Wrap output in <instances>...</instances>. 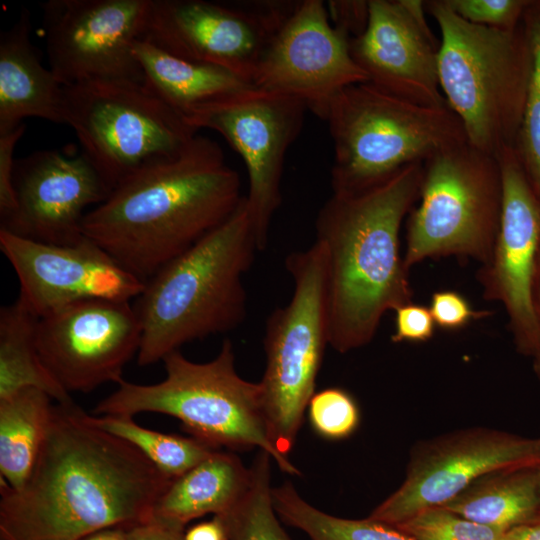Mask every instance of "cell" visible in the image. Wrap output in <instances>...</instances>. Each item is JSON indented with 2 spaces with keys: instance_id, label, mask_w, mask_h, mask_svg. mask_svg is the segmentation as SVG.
Masks as SVG:
<instances>
[{
  "instance_id": "cell-1",
  "label": "cell",
  "mask_w": 540,
  "mask_h": 540,
  "mask_svg": "<svg viewBox=\"0 0 540 540\" xmlns=\"http://www.w3.org/2000/svg\"><path fill=\"white\" fill-rule=\"evenodd\" d=\"M172 479L74 402L53 406L45 440L19 489L1 480L0 540H82L148 522Z\"/></svg>"
},
{
  "instance_id": "cell-2",
  "label": "cell",
  "mask_w": 540,
  "mask_h": 540,
  "mask_svg": "<svg viewBox=\"0 0 540 540\" xmlns=\"http://www.w3.org/2000/svg\"><path fill=\"white\" fill-rule=\"evenodd\" d=\"M241 180L217 142L196 134L123 179L88 211L83 234L147 282L238 208Z\"/></svg>"
},
{
  "instance_id": "cell-3",
  "label": "cell",
  "mask_w": 540,
  "mask_h": 540,
  "mask_svg": "<svg viewBox=\"0 0 540 540\" xmlns=\"http://www.w3.org/2000/svg\"><path fill=\"white\" fill-rule=\"evenodd\" d=\"M423 164L360 191L332 193L317 214L315 241L327 257L329 346L339 353L369 344L386 312L412 302L400 229L419 200Z\"/></svg>"
},
{
  "instance_id": "cell-4",
  "label": "cell",
  "mask_w": 540,
  "mask_h": 540,
  "mask_svg": "<svg viewBox=\"0 0 540 540\" xmlns=\"http://www.w3.org/2000/svg\"><path fill=\"white\" fill-rule=\"evenodd\" d=\"M258 251L244 196L227 220L146 282L134 304L142 325L138 364L239 327L247 316L243 276Z\"/></svg>"
},
{
  "instance_id": "cell-5",
  "label": "cell",
  "mask_w": 540,
  "mask_h": 540,
  "mask_svg": "<svg viewBox=\"0 0 540 540\" xmlns=\"http://www.w3.org/2000/svg\"><path fill=\"white\" fill-rule=\"evenodd\" d=\"M425 10L441 33L440 88L468 143L494 156L514 147L532 70L522 23L512 30L475 25L456 15L444 0L425 1Z\"/></svg>"
},
{
  "instance_id": "cell-6",
  "label": "cell",
  "mask_w": 540,
  "mask_h": 540,
  "mask_svg": "<svg viewBox=\"0 0 540 540\" xmlns=\"http://www.w3.org/2000/svg\"><path fill=\"white\" fill-rule=\"evenodd\" d=\"M166 377L150 385L122 379L118 388L100 401L96 415L133 417L154 412L177 418L183 429L208 445L221 449L267 452L280 470H300L273 445L264 415L260 383L243 379L235 369L231 340L225 339L209 362L188 360L179 350L162 360Z\"/></svg>"
},
{
  "instance_id": "cell-7",
  "label": "cell",
  "mask_w": 540,
  "mask_h": 540,
  "mask_svg": "<svg viewBox=\"0 0 540 540\" xmlns=\"http://www.w3.org/2000/svg\"><path fill=\"white\" fill-rule=\"evenodd\" d=\"M333 142L332 193L360 191L414 163L468 142L448 107L420 105L370 82L350 85L323 118Z\"/></svg>"
},
{
  "instance_id": "cell-8",
  "label": "cell",
  "mask_w": 540,
  "mask_h": 540,
  "mask_svg": "<svg viewBox=\"0 0 540 540\" xmlns=\"http://www.w3.org/2000/svg\"><path fill=\"white\" fill-rule=\"evenodd\" d=\"M285 267L294 288L289 302L274 309L266 320V365L259 383L270 439L288 458L329 345L325 250L315 241L307 249L288 254Z\"/></svg>"
},
{
  "instance_id": "cell-9",
  "label": "cell",
  "mask_w": 540,
  "mask_h": 540,
  "mask_svg": "<svg viewBox=\"0 0 540 540\" xmlns=\"http://www.w3.org/2000/svg\"><path fill=\"white\" fill-rule=\"evenodd\" d=\"M423 166L419 203L406 225L405 266L410 270L426 259L448 256L486 265L502 208L497 157L465 142L435 154Z\"/></svg>"
},
{
  "instance_id": "cell-10",
  "label": "cell",
  "mask_w": 540,
  "mask_h": 540,
  "mask_svg": "<svg viewBox=\"0 0 540 540\" xmlns=\"http://www.w3.org/2000/svg\"><path fill=\"white\" fill-rule=\"evenodd\" d=\"M64 120L111 188L173 155L197 134L145 82L98 80L63 86Z\"/></svg>"
},
{
  "instance_id": "cell-11",
  "label": "cell",
  "mask_w": 540,
  "mask_h": 540,
  "mask_svg": "<svg viewBox=\"0 0 540 540\" xmlns=\"http://www.w3.org/2000/svg\"><path fill=\"white\" fill-rule=\"evenodd\" d=\"M307 106L301 100L255 86L203 105L185 117L195 130L211 129L240 155L248 173L245 196L258 249L269 240L282 201L285 155L301 132Z\"/></svg>"
},
{
  "instance_id": "cell-12",
  "label": "cell",
  "mask_w": 540,
  "mask_h": 540,
  "mask_svg": "<svg viewBox=\"0 0 540 540\" xmlns=\"http://www.w3.org/2000/svg\"><path fill=\"white\" fill-rule=\"evenodd\" d=\"M296 4L152 0L141 39L174 56L224 68L252 84L266 47Z\"/></svg>"
},
{
  "instance_id": "cell-13",
  "label": "cell",
  "mask_w": 540,
  "mask_h": 540,
  "mask_svg": "<svg viewBox=\"0 0 540 540\" xmlns=\"http://www.w3.org/2000/svg\"><path fill=\"white\" fill-rule=\"evenodd\" d=\"M540 466V437L472 427L417 442L400 486L369 517L395 526L441 507L480 477L502 469Z\"/></svg>"
},
{
  "instance_id": "cell-14",
  "label": "cell",
  "mask_w": 540,
  "mask_h": 540,
  "mask_svg": "<svg viewBox=\"0 0 540 540\" xmlns=\"http://www.w3.org/2000/svg\"><path fill=\"white\" fill-rule=\"evenodd\" d=\"M152 0L43 3L49 69L63 86L98 80L145 82L134 52Z\"/></svg>"
},
{
  "instance_id": "cell-15",
  "label": "cell",
  "mask_w": 540,
  "mask_h": 540,
  "mask_svg": "<svg viewBox=\"0 0 540 540\" xmlns=\"http://www.w3.org/2000/svg\"><path fill=\"white\" fill-rule=\"evenodd\" d=\"M141 339L140 319L126 300H80L39 318L36 327L40 358L68 393L118 384Z\"/></svg>"
},
{
  "instance_id": "cell-16",
  "label": "cell",
  "mask_w": 540,
  "mask_h": 540,
  "mask_svg": "<svg viewBox=\"0 0 540 540\" xmlns=\"http://www.w3.org/2000/svg\"><path fill=\"white\" fill-rule=\"evenodd\" d=\"M349 39L331 24L323 1H298L266 47L252 84L297 98L323 119L340 91L368 82L350 53Z\"/></svg>"
},
{
  "instance_id": "cell-17",
  "label": "cell",
  "mask_w": 540,
  "mask_h": 540,
  "mask_svg": "<svg viewBox=\"0 0 540 540\" xmlns=\"http://www.w3.org/2000/svg\"><path fill=\"white\" fill-rule=\"evenodd\" d=\"M0 249L19 281L17 301L37 318L85 299L131 301L145 288V282L85 235L55 245L0 229Z\"/></svg>"
},
{
  "instance_id": "cell-18",
  "label": "cell",
  "mask_w": 540,
  "mask_h": 540,
  "mask_svg": "<svg viewBox=\"0 0 540 540\" xmlns=\"http://www.w3.org/2000/svg\"><path fill=\"white\" fill-rule=\"evenodd\" d=\"M502 178V208L492 257L477 274L488 301L500 302L519 353L531 357L540 335L532 302V278L540 244V202L514 147L496 155Z\"/></svg>"
},
{
  "instance_id": "cell-19",
  "label": "cell",
  "mask_w": 540,
  "mask_h": 540,
  "mask_svg": "<svg viewBox=\"0 0 540 540\" xmlns=\"http://www.w3.org/2000/svg\"><path fill=\"white\" fill-rule=\"evenodd\" d=\"M16 209L1 228L24 239L67 245L80 240L86 208L112 191L90 160L80 154L41 150L15 161Z\"/></svg>"
},
{
  "instance_id": "cell-20",
  "label": "cell",
  "mask_w": 540,
  "mask_h": 540,
  "mask_svg": "<svg viewBox=\"0 0 540 540\" xmlns=\"http://www.w3.org/2000/svg\"><path fill=\"white\" fill-rule=\"evenodd\" d=\"M362 34L350 53L374 86L430 107L448 106L438 75L439 44L425 19V1L369 0Z\"/></svg>"
},
{
  "instance_id": "cell-21",
  "label": "cell",
  "mask_w": 540,
  "mask_h": 540,
  "mask_svg": "<svg viewBox=\"0 0 540 540\" xmlns=\"http://www.w3.org/2000/svg\"><path fill=\"white\" fill-rule=\"evenodd\" d=\"M30 32V12L23 8L0 36V134L27 117L65 124L63 85L42 65Z\"/></svg>"
},
{
  "instance_id": "cell-22",
  "label": "cell",
  "mask_w": 540,
  "mask_h": 540,
  "mask_svg": "<svg viewBox=\"0 0 540 540\" xmlns=\"http://www.w3.org/2000/svg\"><path fill=\"white\" fill-rule=\"evenodd\" d=\"M250 479V467L237 455L217 450L172 479L155 503L150 521L184 531L195 518L230 510L246 492Z\"/></svg>"
},
{
  "instance_id": "cell-23",
  "label": "cell",
  "mask_w": 540,
  "mask_h": 540,
  "mask_svg": "<svg viewBox=\"0 0 540 540\" xmlns=\"http://www.w3.org/2000/svg\"><path fill=\"white\" fill-rule=\"evenodd\" d=\"M133 52L146 85L184 118L200 106L254 86L224 68L174 56L142 39Z\"/></svg>"
},
{
  "instance_id": "cell-24",
  "label": "cell",
  "mask_w": 540,
  "mask_h": 540,
  "mask_svg": "<svg viewBox=\"0 0 540 540\" xmlns=\"http://www.w3.org/2000/svg\"><path fill=\"white\" fill-rule=\"evenodd\" d=\"M539 481L540 466L498 470L480 477L441 507L505 532L540 522Z\"/></svg>"
},
{
  "instance_id": "cell-25",
  "label": "cell",
  "mask_w": 540,
  "mask_h": 540,
  "mask_svg": "<svg viewBox=\"0 0 540 540\" xmlns=\"http://www.w3.org/2000/svg\"><path fill=\"white\" fill-rule=\"evenodd\" d=\"M52 401L32 387L0 398V473L12 489L21 488L32 472L51 420Z\"/></svg>"
},
{
  "instance_id": "cell-26",
  "label": "cell",
  "mask_w": 540,
  "mask_h": 540,
  "mask_svg": "<svg viewBox=\"0 0 540 540\" xmlns=\"http://www.w3.org/2000/svg\"><path fill=\"white\" fill-rule=\"evenodd\" d=\"M38 319L17 300L0 310V398L20 389L43 390L58 404L74 401L43 364L36 344Z\"/></svg>"
},
{
  "instance_id": "cell-27",
  "label": "cell",
  "mask_w": 540,
  "mask_h": 540,
  "mask_svg": "<svg viewBox=\"0 0 540 540\" xmlns=\"http://www.w3.org/2000/svg\"><path fill=\"white\" fill-rule=\"evenodd\" d=\"M272 498L279 518L310 540H417L369 516L348 519L325 513L303 499L291 482L273 487Z\"/></svg>"
},
{
  "instance_id": "cell-28",
  "label": "cell",
  "mask_w": 540,
  "mask_h": 540,
  "mask_svg": "<svg viewBox=\"0 0 540 540\" xmlns=\"http://www.w3.org/2000/svg\"><path fill=\"white\" fill-rule=\"evenodd\" d=\"M87 418L94 426L135 446L171 479L183 475L220 450L192 436L166 434L142 427L130 416L87 414Z\"/></svg>"
},
{
  "instance_id": "cell-29",
  "label": "cell",
  "mask_w": 540,
  "mask_h": 540,
  "mask_svg": "<svg viewBox=\"0 0 540 540\" xmlns=\"http://www.w3.org/2000/svg\"><path fill=\"white\" fill-rule=\"evenodd\" d=\"M271 456L259 450L250 466V484L223 520L228 540H292L278 520L273 505Z\"/></svg>"
},
{
  "instance_id": "cell-30",
  "label": "cell",
  "mask_w": 540,
  "mask_h": 540,
  "mask_svg": "<svg viewBox=\"0 0 540 540\" xmlns=\"http://www.w3.org/2000/svg\"><path fill=\"white\" fill-rule=\"evenodd\" d=\"M521 23L531 47L532 70L523 119L514 149L540 202V0L529 1Z\"/></svg>"
},
{
  "instance_id": "cell-31",
  "label": "cell",
  "mask_w": 540,
  "mask_h": 540,
  "mask_svg": "<svg viewBox=\"0 0 540 540\" xmlns=\"http://www.w3.org/2000/svg\"><path fill=\"white\" fill-rule=\"evenodd\" d=\"M394 527L417 540H502L504 534L444 507L426 509Z\"/></svg>"
},
{
  "instance_id": "cell-32",
  "label": "cell",
  "mask_w": 540,
  "mask_h": 540,
  "mask_svg": "<svg viewBox=\"0 0 540 540\" xmlns=\"http://www.w3.org/2000/svg\"><path fill=\"white\" fill-rule=\"evenodd\" d=\"M313 430L327 440L350 437L360 423V409L354 397L337 387L315 392L308 404Z\"/></svg>"
},
{
  "instance_id": "cell-33",
  "label": "cell",
  "mask_w": 540,
  "mask_h": 540,
  "mask_svg": "<svg viewBox=\"0 0 540 540\" xmlns=\"http://www.w3.org/2000/svg\"><path fill=\"white\" fill-rule=\"evenodd\" d=\"M460 18L480 26L512 30L521 25L530 0H444Z\"/></svg>"
},
{
  "instance_id": "cell-34",
  "label": "cell",
  "mask_w": 540,
  "mask_h": 540,
  "mask_svg": "<svg viewBox=\"0 0 540 540\" xmlns=\"http://www.w3.org/2000/svg\"><path fill=\"white\" fill-rule=\"evenodd\" d=\"M429 310L437 326L445 330L463 328L473 320L491 315V312L475 310L460 293L451 290L435 292Z\"/></svg>"
},
{
  "instance_id": "cell-35",
  "label": "cell",
  "mask_w": 540,
  "mask_h": 540,
  "mask_svg": "<svg viewBox=\"0 0 540 540\" xmlns=\"http://www.w3.org/2000/svg\"><path fill=\"white\" fill-rule=\"evenodd\" d=\"M435 326L429 307L412 302L404 304L395 310V329L391 341H428L434 335Z\"/></svg>"
},
{
  "instance_id": "cell-36",
  "label": "cell",
  "mask_w": 540,
  "mask_h": 540,
  "mask_svg": "<svg viewBox=\"0 0 540 540\" xmlns=\"http://www.w3.org/2000/svg\"><path fill=\"white\" fill-rule=\"evenodd\" d=\"M25 131V124L7 133L0 134V215L1 220L9 216L17 205L13 184L14 151L18 140Z\"/></svg>"
},
{
  "instance_id": "cell-37",
  "label": "cell",
  "mask_w": 540,
  "mask_h": 540,
  "mask_svg": "<svg viewBox=\"0 0 540 540\" xmlns=\"http://www.w3.org/2000/svg\"><path fill=\"white\" fill-rule=\"evenodd\" d=\"M326 6L334 26L349 38L364 32L369 17L368 1H329Z\"/></svg>"
},
{
  "instance_id": "cell-38",
  "label": "cell",
  "mask_w": 540,
  "mask_h": 540,
  "mask_svg": "<svg viewBox=\"0 0 540 540\" xmlns=\"http://www.w3.org/2000/svg\"><path fill=\"white\" fill-rule=\"evenodd\" d=\"M127 540H184V531L148 521L126 527Z\"/></svg>"
},
{
  "instance_id": "cell-39",
  "label": "cell",
  "mask_w": 540,
  "mask_h": 540,
  "mask_svg": "<svg viewBox=\"0 0 540 540\" xmlns=\"http://www.w3.org/2000/svg\"><path fill=\"white\" fill-rule=\"evenodd\" d=\"M184 540H228L225 524L220 516L192 526L184 534Z\"/></svg>"
},
{
  "instance_id": "cell-40",
  "label": "cell",
  "mask_w": 540,
  "mask_h": 540,
  "mask_svg": "<svg viewBox=\"0 0 540 540\" xmlns=\"http://www.w3.org/2000/svg\"><path fill=\"white\" fill-rule=\"evenodd\" d=\"M532 302L540 324V244L532 278Z\"/></svg>"
},
{
  "instance_id": "cell-41",
  "label": "cell",
  "mask_w": 540,
  "mask_h": 540,
  "mask_svg": "<svg viewBox=\"0 0 540 540\" xmlns=\"http://www.w3.org/2000/svg\"><path fill=\"white\" fill-rule=\"evenodd\" d=\"M82 540H127L126 527H111L95 532Z\"/></svg>"
},
{
  "instance_id": "cell-42",
  "label": "cell",
  "mask_w": 540,
  "mask_h": 540,
  "mask_svg": "<svg viewBox=\"0 0 540 540\" xmlns=\"http://www.w3.org/2000/svg\"><path fill=\"white\" fill-rule=\"evenodd\" d=\"M531 358H532V366H533L534 373L540 381V335H539L537 345L535 347V350Z\"/></svg>"
},
{
  "instance_id": "cell-43",
  "label": "cell",
  "mask_w": 540,
  "mask_h": 540,
  "mask_svg": "<svg viewBox=\"0 0 540 540\" xmlns=\"http://www.w3.org/2000/svg\"><path fill=\"white\" fill-rule=\"evenodd\" d=\"M539 497H540V481H539Z\"/></svg>"
}]
</instances>
